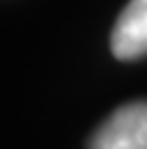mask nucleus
Segmentation results:
<instances>
[{"instance_id": "f257e3e1", "label": "nucleus", "mask_w": 147, "mask_h": 149, "mask_svg": "<svg viewBox=\"0 0 147 149\" xmlns=\"http://www.w3.org/2000/svg\"><path fill=\"white\" fill-rule=\"evenodd\" d=\"M89 149H147V102L114 109L93 133Z\"/></svg>"}, {"instance_id": "f03ea898", "label": "nucleus", "mask_w": 147, "mask_h": 149, "mask_svg": "<svg viewBox=\"0 0 147 149\" xmlns=\"http://www.w3.org/2000/svg\"><path fill=\"white\" fill-rule=\"evenodd\" d=\"M110 49L121 61L147 54V0H128L112 28Z\"/></svg>"}]
</instances>
